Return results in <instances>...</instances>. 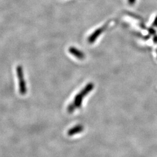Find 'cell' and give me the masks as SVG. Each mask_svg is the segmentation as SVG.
Instances as JSON below:
<instances>
[{"label":"cell","instance_id":"cell-1","mask_svg":"<svg viewBox=\"0 0 157 157\" xmlns=\"http://www.w3.org/2000/svg\"><path fill=\"white\" fill-rule=\"evenodd\" d=\"M94 86L93 83H89L84 87L81 91H80L78 94L75 96L74 98L73 104L76 108H78L82 106L83 98L85 96L87 95L90 91L93 90L94 89Z\"/></svg>","mask_w":157,"mask_h":157},{"label":"cell","instance_id":"cell-2","mask_svg":"<svg viewBox=\"0 0 157 157\" xmlns=\"http://www.w3.org/2000/svg\"><path fill=\"white\" fill-rule=\"evenodd\" d=\"M17 75L19 80V91L21 95H25L27 93L26 83L24 78V74L22 67L21 65H18L17 69Z\"/></svg>","mask_w":157,"mask_h":157},{"label":"cell","instance_id":"cell-3","mask_svg":"<svg viewBox=\"0 0 157 157\" xmlns=\"http://www.w3.org/2000/svg\"><path fill=\"white\" fill-rule=\"evenodd\" d=\"M107 26L108 25L106 24L104 26L101 27V28L97 29L91 35H90L88 39V41L89 42V43L90 44L93 43L95 40L97 39V38L101 35V33L104 31V30H105V29L107 28Z\"/></svg>","mask_w":157,"mask_h":157},{"label":"cell","instance_id":"cell-4","mask_svg":"<svg viewBox=\"0 0 157 157\" xmlns=\"http://www.w3.org/2000/svg\"><path fill=\"white\" fill-rule=\"evenodd\" d=\"M69 51L72 55H73V56H75L78 59H83L85 58V55L84 53L74 47H71L69 48Z\"/></svg>","mask_w":157,"mask_h":157},{"label":"cell","instance_id":"cell-5","mask_svg":"<svg viewBox=\"0 0 157 157\" xmlns=\"http://www.w3.org/2000/svg\"><path fill=\"white\" fill-rule=\"evenodd\" d=\"M83 130H84V127L83 125L78 124V125L75 126L71 129H69L68 130L67 135L69 136H71L76 135V134H78V133L82 132L83 131Z\"/></svg>","mask_w":157,"mask_h":157},{"label":"cell","instance_id":"cell-6","mask_svg":"<svg viewBox=\"0 0 157 157\" xmlns=\"http://www.w3.org/2000/svg\"><path fill=\"white\" fill-rule=\"evenodd\" d=\"M75 109H76L75 105H74L73 103H72V104H71L70 105H69V106L67 107V112H69V113H72L75 111Z\"/></svg>","mask_w":157,"mask_h":157},{"label":"cell","instance_id":"cell-7","mask_svg":"<svg viewBox=\"0 0 157 157\" xmlns=\"http://www.w3.org/2000/svg\"><path fill=\"white\" fill-rule=\"evenodd\" d=\"M136 2V0H128V2H129L130 5H133L135 4V2Z\"/></svg>","mask_w":157,"mask_h":157}]
</instances>
